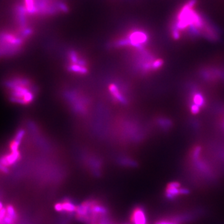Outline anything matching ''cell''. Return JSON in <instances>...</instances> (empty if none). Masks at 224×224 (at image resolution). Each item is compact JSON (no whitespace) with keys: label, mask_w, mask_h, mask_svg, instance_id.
<instances>
[{"label":"cell","mask_w":224,"mask_h":224,"mask_svg":"<svg viewBox=\"0 0 224 224\" xmlns=\"http://www.w3.org/2000/svg\"><path fill=\"white\" fill-rule=\"evenodd\" d=\"M28 82L24 80H15L10 82L9 88L11 89V99L16 102L28 104L34 98V94L27 87Z\"/></svg>","instance_id":"6da1fadb"},{"label":"cell","mask_w":224,"mask_h":224,"mask_svg":"<svg viewBox=\"0 0 224 224\" xmlns=\"http://www.w3.org/2000/svg\"><path fill=\"white\" fill-rule=\"evenodd\" d=\"M128 45L136 47H140L144 45L148 39L147 34L142 30H136L131 32L126 37Z\"/></svg>","instance_id":"7a4b0ae2"},{"label":"cell","mask_w":224,"mask_h":224,"mask_svg":"<svg viewBox=\"0 0 224 224\" xmlns=\"http://www.w3.org/2000/svg\"><path fill=\"white\" fill-rule=\"evenodd\" d=\"M131 220L133 224H148L145 209L141 207L135 208L132 212Z\"/></svg>","instance_id":"3957f363"},{"label":"cell","mask_w":224,"mask_h":224,"mask_svg":"<svg viewBox=\"0 0 224 224\" xmlns=\"http://www.w3.org/2000/svg\"><path fill=\"white\" fill-rule=\"evenodd\" d=\"M181 184L178 182H172L167 186L165 196L167 198L171 199H174L179 195H182L181 189L180 188Z\"/></svg>","instance_id":"277c9868"},{"label":"cell","mask_w":224,"mask_h":224,"mask_svg":"<svg viewBox=\"0 0 224 224\" xmlns=\"http://www.w3.org/2000/svg\"><path fill=\"white\" fill-rule=\"evenodd\" d=\"M2 40H4L5 43H6L11 46H19L22 44V39L19 37H16L15 35L5 33L2 35Z\"/></svg>","instance_id":"5b68a950"},{"label":"cell","mask_w":224,"mask_h":224,"mask_svg":"<svg viewBox=\"0 0 224 224\" xmlns=\"http://www.w3.org/2000/svg\"><path fill=\"white\" fill-rule=\"evenodd\" d=\"M109 90L110 91L111 94L113 95V97L118 101H119L121 103H125L126 100L124 97L122 95L120 91L117 87V85L115 84H111L109 85Z\"/></svg>","instance_id":"8992f818"},{"label":"cell","mask_w":224,"mask_h":224,"mask_svg":"<svg viewBox=\"0 0 224 224\" xmlns=\"http://www.w3.org/2000/svg\"><path fill=\"white\" fill-rule=\"evenodd\" d=\"M17 14L18 16V20L22 26H24L26 24V13L27 10L25 7L23 6H19L16 8Z\"/></svg>","instance_id":"52a82bcc"},{"label":"cell","mask_w":224,"mask_h":224,"mask_svg":"<svg viewBox=\"0 0 224 224\" xmlns=\"http://www.w3.org/2000/svg\"><path fill=\"white\" fill-rule=\"evenodd\" d=\"M25 8L30 14H34L38 11V9L35 5L34 0H24Z\"/></svg>","instance_id":"ba28073f"},{"label":"cell","mask_w":224,"mask_h":224,"mask_svg":"<svg viewBox=\"0 0 224 224\" xmlns=\"http://www.w3.org/2000/svg\"><path fill=\"white\" fill-rule=\"evenodd\" d=\"M63 207V211H66L67 212H74L77 210V208L70 201H65L62 203Z\"/></svg>","instance_id":"9c48e42d"},{"label":"cell","mask_w":224,"mask_h":224,"mask_svg":"<svg viewBox=\"0 0 224 224\" xmlns=\"http://www.w3.org/2000/svg\"><path fill=\"white\" fill-rule=\"evenodd\" d=\"M6 216L10 218H11L15 221L17 219V214H16V212L14 207L11 205H9L6 207Z\"/></svg>","instance_id":"30bf717a"},{"label":"cell","mask_w":224,"mask_h":224,"mask_svg":"<svg viewBox=\"0 0 224 224\" xmlns=\"http://www.w3.org/2000/svg\"><path fill=\"white\" fill-rule=\"evenodd\" d=\"M155 224H181V223L175 218H172L171 219H161L158 220Z\"/></svg>","instance_id":"8fae6325"},{"label":"cell","mask_w":224,"mask_h":224,"mask_svg":"<svg viewBox=\"0 0 224 224\" xmlns=\"http://www.w3.org/2000/svg\"><path fill=\"white\" fill-rule=\"evenodd\" d=\"M194 102L195 105L200 107L203 105L204 104V100H203V98L202 96L200 94H196L194 97Z\"/></svg>","instance_id":"7c38bea8"},{"label":"cell","mask_w":224,"mask_h":224,"mask_svg":"<svg viewBox=\"0 0 224 224\" xmlns=\"http://www.w3.org/2000/svg\"><path fill=\"white\" fill-rule=\"evenodd\" d=\"M163 63H164V62L162 59H157L155 61L153 64H152V67L154 69H158L159 68H160L162 66Z\"/></svg>","instance_id":"4fadbf2b"},{"label":"cell","mask_w":224,"mask_h":224,"mask_svg":"<svg viewBox=\"0 0 224 224\" xmlns=\"http://www.w3.org/2000/svg\"><path fill=\"white\" fill-rule=\"evenodd\" d=\"M57 7L59 8V9L60 10V11H62L64 13H66L68 11V7L66 5H65L64 3H58L57 5Z\"/></svg>","instance_id":"5bb4252c"},{"label":"cell","mask_w":224,"mask_h":224,"mask_svg":"<svg viewBox=\"0 0 224 224\" xmlns=\"http://www.w3.org/2000/svg\"><path fill=\"white\" fill-rule=\"evenodd\" d=\"M32 33V29L30 28H25L22 32V36L26 37Z\"/></svg>","instance_id":"9a60e30c"},{"label":"cell","mask_w":224,"mask_h":224,"mask_svg":"<svg viewBox=\"0 0 224 224\" xmlns=\"http://www.w3.org/2000/svg\"><path fill=\"white\" fill-rule=\"evenodd\" d=\"M199 107L196 105H193L190 108V111L193 114H197L199 112Z\"/></svg>","instance_id":"2e32d148"},{"label":"cell","mask_w":224,"mask_h":224,"mask_svg":"<svg viewBox=\"0 0 224 224\" xmlns=\"http://www.w3.org/2000/svg\"><path fill=\"white\" fill-rule=\"evenodd\" d=\"M55 209L58 212L63 211V207L62 203H57L55 205Z\"/></svg>","instance_id":"e0dca14e"}]
</instances>
